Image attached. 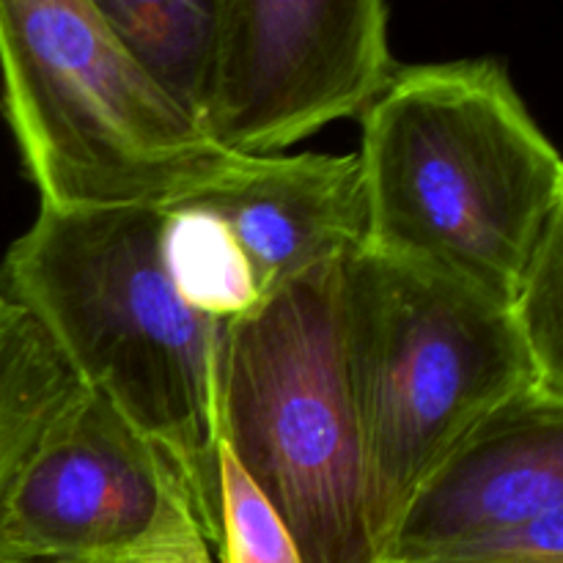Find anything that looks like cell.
I'll use <instances>...</instances> for the list:
<instances>
[{
	"instance_id": "6da1fadb",
	"label": "cell",
	"mask_w": 563,
	"mask_h": 563,
	"mask_svg": "<svg viewBox=\"0 0 563 563\" xmlns=\"http://www.w3.org/2000/svg\"><path fill=\"white\" fill-rule=\"evenodd\" d=\"M361 124L363 247L515 308L563 196V157L506 66H396Z\"/></svg>"
},
{
	"instance_id": "7a4b0ae2",
	"label": "cell",
	"mask_w": 563,
	"mask_h": 563,
	"mask_svg": "<svg viewBox=\"0 0 563 563\" xmlns=\"http://www.w3.org/2000/svg\"><path fill=\"white\" fill-rule=\"evenodd\" d=\"M165 207H47L16 236L0 295L25 308L77 383L179 471L201 533L220 537L225 324L190 311L159 253Z\"/></svg>"
},
{
	"instance_id": "3957f363",
	"label": "cell",
	"mask_w": 563,
	"mask_h": 563,
	"mask_svg": "<svg viewBox=\"0 0 563 563\" xmlns=\"http://www.w3.org/2000/svg\"><path fill=\"white\" fill-rule=\"evenodd\" d=\"M344 346L374 537L390 542L418 489L506 399L533 385L515 308L355 247L344 256Z\"/></svg>"
},
{
	"instance_id": "277c9868",
	"label": "cell",
	"mask_w": 563,
	"mask_h": 563,
	"mask_svg": "<svg viewBox=\"0 0 563 563\" xmlns=\"http://www.w3.org/2000/svg\"><path fill=\"white\" fill-rule=\"evenodd\" d=\"M3 113L47 207H174L240 179L124 53L91 0H0Z\"/></svg>"
},
{
	"instance_id": "5b68a950",
	"label": "cell",
	"mask_w": 563,
	"mask_h": 563,
	"mask_svg": "<svg viewBox=\"0 0 563 563\" xmlns=\"http://www.w3.org/2000/svg\"><path fill=\"white\" fill-rule=\"evenodd\" d=\"M344 256L225 324L220 440L278 509L302 563H385L344 346Z\"/></svg>"
},
{
	"instance_id": "8992f818",
	"label": "cell",
	"mask_w": 563,
	"mask_h": 563,
	"mask_svg": "<svg viewBox=\"0 0 563 563\" xmlns=\"http://www.w3.org/2000/svg\"><path fill=\"white\" fill-rule=\"evenodd\" d=\"M396 64L388 0H225L209 135L267 157L361 119Z\"/></svg>"
},
{
	"instance_id": "52a82bcc",
	"label": "cell",
	"mask_w": 563,
	"mask_h": 563,
	"mask_svg": "<svg viewBox=\"0 0 563 563\" xmlns=\"http://www.w3.org/2000/svg\"><path fill=\"white\" fill-rule=\"evenodd\" d=\"M190 526L174 462L86 385L38 434L3 509L14 563H97Z\"/></svg>"
},
{
	"instance_id": "ba28073f",
	"label": "cell",
	"mask_w": 563,
	"mask_h": 563,
	"mask_svg": "<svg viewBox=\"0 0 563 563\" xmlns=\"http://www.w3.org/2000/svg\"><path fill=\"white\" fill-rule=\"evenodd\" d=\"M563 511V399L520 390L418 489L385 563H418Z\"/></svg>"
},
{
	"instance_id": "9c48e42d",
	"label": "cell",
	"mask_w": 563,
	"mask_h": 563,
	"mask_svg": "<svg viewBox=\"0 0 563 563\" xmlns=\"http://www.w3.org/2000/svg\"><path fill=\"white\" fill-rule=\"evenodd\" d=\"M192 201L229 223L262 297L313 264L363 245L366 203L357 154H267Z\"/></svg>"
},
{
	"instance_id": "30bf717a",
	"label": "cell",
	"mask_w": 563,
	"mask_h": 563,
	"mask_svg": "<svg viewBox=\"0 0 563 563\" xmlns=\"http://www.w3.org/2000/svg\"><path fill=\"white\" fill-rule=\"evenodd\" d=\"M91 5L137 69L209 135L225 0H91Z\"/></svg>"
},
{
	"instance_id": "8fae6325",
	"label": "cell",
	"mask_w": 563,
	"mask_h": 563,
	"mask_svg": "<svg viewBox=\"0 0 563 563\" xmlns=\"http://www.w3.org/2000/svg\"><path fill=\"white\" fill-rule=\"evenodd\" d=\"M77 388L42 324L0 295V563H14L3 542L11 484L49 418Z\"/></svg>"
},
{
	"instance_id": "7c38bea8",
	"label": "cell",
	"mask_w": 563,
	"mask_h": 563,
	"mask_svg": "<svg viewBox=\"0 0 563 563\" xmlns=\"http://www.w3.org/2000/svg\"><path fill=\"white\" fill-rule=\"evenodd\" d=\"M159 253L170 286L190 311L234 322L262 300L247 253L218 212L198 201L165 207Z\"/></svg>"
},
{
	"instance_id": "4fadbf2b",
	"label": "cell",
	"mask_w": 563,
	"mask_h": 563,
	"mask_svg": "<svg viewBox=\"0 0 563 563\" xmlns=\"http://www.w3.org/2000/svg\"><path fill=\"white\" fill-rule=\"evenodd\" d=\"M515 317L531 357L533 385L563 399V196L528 269Z\"/></svg>"
},
{
	"instance_id": "5bb4252c",
	"label": "cell",
	"mask_w": 563,
	"mask_h": 563,
	"mask_svg": "<svg viewBox=\"0 0 563 563\" xmlns=\"http://www.w3.org/2000/svg\"><path fill=\"white\" fill-rule=\"evenodd\" d=\"M220 537L223 563H302L295 537L234 451L220 440Z\"/></svg>"
},
{
	"instance_id": "9a60e30c",
	"label": "cell",
	"mask_w": 563,
	"mask_h": 563,
	"mask_svg": "<svg viewBox=\"0 0 563 563\" xmlns=\"http://www.w3.org/2000/svg\"><path fill=\"white\" fill-rule=\"evenodd\" d=\"M418 563H563V511Z\"/></svg>"
},
{
	"instance_id": "2e32d148",
	"label": "cell",
	"mask_w": 563,
	"mask_h": 563,
	"mask_svg": "<svg viewBox=\"0 0 563 563\" xmlns=\"http://www.w3.org/2000/svg\"><path fill=\"white\" fill-rule=\"evenodd\" d=\"M212 544L201 533V528L190 526L181 531L159 537L143 548L130 550V553L113 555L97 563H214Z\"/></svg>"
}]
</instances>
